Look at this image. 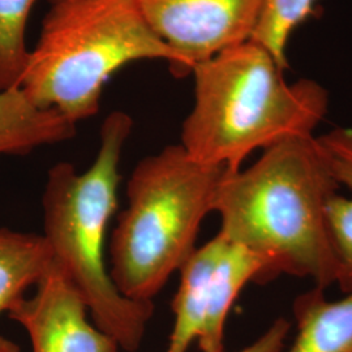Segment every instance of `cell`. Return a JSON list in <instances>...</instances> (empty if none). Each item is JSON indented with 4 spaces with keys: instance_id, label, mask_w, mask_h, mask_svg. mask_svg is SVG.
I'll return each mask as SVG.
<instances>
[{
    "instance_id": "e0dca14e",
    "label": "cell",
    "mask_w": 352,
    "mask_h": 352,
    "mask_svg": "<svg viewBox=\"0 0 352 352\" xmlns=\"http://www.w3.org/2000/svg\"><path fill=\"white\" fill-rule=\"evenodd\" d=\"M51 3H54V1H59V0H50Z\"/></svg>"
},
{
    "instance_id": "7c38bea8",
    "label": "cell",
    "mask_w": 352,
    "mask_h": 352,
    "mask_svg": "<svg viewBox=\"0 0 352 352\" xmlns=\"http://www.w3.org/2000/svg\"><path fill=\"white\" fill-rule=\"evenodd\" d=\"M52 253L45 236L0 228V315L36 287L52 265Z\"/></svg>"
},
{
    "instance_id": "5b68a950",
    "label": "cell",
    "mask_w": 352,
    "mask_h": 352,
    "mask_svg": "<svg viewBox=\"0 0 352 352\" xmlns=\"http://www.w3.org/2000/svg\"><path fill=\"white\" fill-rule=\"evenodd\" d=\"M226 168L190 158L180 144L142 158L126 182V206L110 244L113 285L153 302L192 252Z\"/></svg>"
},
{
    "instance_id": "9a60e30c",
    "label": "cell",
    "mask_w": 352,
    "mask_h": 352,
    "mask_svg": "<svg viewBox=\"0 0 352 352\" xmlns=\"http://www.w3.org/2000/svg\"><path fill=\"white\" fill-rule=\"evenodd\" d=\"M289 330L291 324L286 318H277L257 340L236 352H280L285 349Z\"/></svg>"
},
{
    "instance_id": "3957f363",
    "label": "cell",
    "mask_w": 352,
    "mask_h": 352,
    "mask_svg": "<svg viewBox=\"0 0 352 352\" xmlns=\"http://www.w3.org/2000/svg\"><path fill=\"white\" fill-rule=\"evenodd\" d=\"M132 129L131 115L109 113L94 162L82 173L68 162L54 164L42 196V235L54 264L82 296L94 325L124 352L139 351L154 315L153 302H135L119 292L104 258L106 234L118 206L119 166Z\"/></svg>"
},
{
    "instance_id": "2e32d148",
    "label": "cell",
    "mask_w": 352,
    "mask_h": 352,
    "mask_svg": "<svg viewBox=\"0 0 352 352\" xmlns=\"http://www.w3.org/2000/svg\"><path fill=\"white\" fill-rule=\"evenodd\" d=\"M0 352H21V349L13 340L0 336Z\"/></svg>"
},
{
    "instance_id": "52a82bcc",
    "label": "cell",
    "mask_w": 352,
    "mask_h": 352,
    "mask_svg": "<svg viewBox=\"0 0 352 352\" xmlns=\"http://www.w3.org/2000/svg\"><path fill=\"white\" fill-rule=\"evenodd\" d=\"M88 312L80 292L52 263L36 292L7 315L24 327L32 352H119L118 342L90 322Z\"/></svg>"
},
{
    "instance_id": "4fadbf2b",
    "label": "cell",
    "mask_w": 352,
    "mask_h": 352,
    "mask_svg": "<svg viewBox=\"0 0 352 352\" xmlns=\"http://www.w3.org/2000/svg\"><path fill=\"white\" fill-rule=\"evenodd\" d=\"M38 0H0V89L20 88L29 50L26 28Z\"/></svg>"
},
{
    "instance_id": "6da1fadb",
    "label": "cell",
    "mask_w": 352,
    "mask_h": 352,
    "mask_svg": "<svg viewBox=\"0 0 352 352\" xmlns=\"http://www.w3.org/2000/svg\"><path fill=\"white\" fill-rule=\"evenodd\" d=\"M338 188L315 136L286 140L221 177L219 234L264 261L265 282L286 274L325 289L338 276L327 219Z\"/></svg>"
},
{
    "instance_id": "7a4b0ae2",
    "label": "cell",
    "mask_w": 352,
    "mask_h": 352,
    "mask_svg": "<svg viewBox=\"0 0 352 352\" xmlns=\"http://www.w3.org/2000/svg\"><path fill=\"white\" fill-rule=\"evenodd\" d=\"M285 68L248 39L196 64L193 106L180 145L202 164L239 170L254 151L312 138L324 120L329 94L320 82H289Z\"/></svg>"
},
{
    "instance_id": "277c9868",
    "label": "cell",
    "mask_w": 352,
    "mask_h": 352,
    "mask_svg": "<svg viewBox=\"0 0 352 352\" xmlns=\"http://www.w3.org/2000/svg\"><path fill=\"white\" fill-rule=\"evenodd\" d=\"M139 60H164L173 75L184 77L180 58L133 0H59L29 51L20 89L38 107L77 124L100 111L110 77Z\"/></svg>"
},
{
    "instance_id": "8992f818",
    "label": "cell",
    "mask_w": 352,
    "mask_h": 352,
    "mask_svg": "<svg viewBox=\"0 0 352 352\" xmlns=\"http://www.w3.org/2000/svg\"><path fill=\"white\" fill-rule=\"evenodd\" d=\"M151 30L182 60L183 75L251 39L264 0H133Z\"/></svg>"
},
{
    "instance_id": "30bf717a",
    "label": "cell",
    "mask_w": 352,
    "mask_h": 352,
    "mask_svg": "<svg viewBox=\"0 0 352 352\" xmlns=\"http://www.w3.org/2000/svg\"><path fill=\"white\" fill-rule=\"evenodd\" d=\"M76 135V124L36 106L20 88L0 89V154L25 155Z\"/></svg>"
},
{
    "instance_id": "9c48e42d",
    "label": "cell",
    "mask_w": 352,
    "mask_h": 352,
    "mask_svg": "<svg viewBox=\"0 0 352 352\" xmlns=\"http://www.w3.org/2000/svg\"><path fill=\"white\" fill-rule=\"evenodd\" d=\"M316 139L340 186L327 201V219L337 260V285L346 294L352 291V129L337 128Z\"/></svg>"
},
{
    "instance_id": "5bb4252c",
    "label": "cell",
    "mask_w": 352,
    "mask_h": 352,
    "mask_svg": "<svg viewBox=\"0 0 352 352\" xmlns=\"http://www.w3.org/2000/svg\"><path fill=\"white\" fill-rule=\"evenodd\" d=\"M318 0H264V7L251 39L263 45L285 69L294 32L315 12Z\"/></svg>"
},
{
    "instance_id": "ba28073f",
    "label": "cell",
    "mask_w": 352,
    "mask_h": 352,
    "mask_svg": "<svg viewBox=\"0 0 352 352\" xmlns=\"http://www.w3.org/2000/svg\"><path fill=\"white\" fill-rule=\"evenodd\" d=\"M190 264L205 314L197 340L199 349L201 352H225L230 311L248 283H265L264 261L218 232L213 239L193 251Z\"/></svg>"
},
{
    "instance_id": "8fae6325",
    "label": "cell",
    "mask_w": 352,
    "mask_h": 352,
    "mask_svg": "<svg viewBox=\"0 0 352 352\" xmlns=\"http://www.w3.org/2000/svg\"><path fill=\"white\" fill-rule=\"evenodd\" d=\"M294 316L295 338L280 352H352V291L329 300L315 287L294 302Z\"/></svg>"
}]
</instances>
